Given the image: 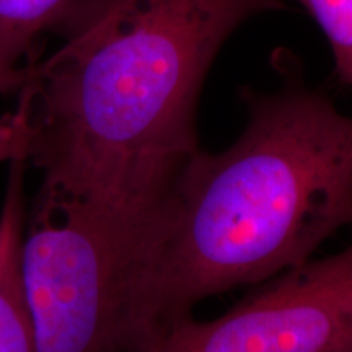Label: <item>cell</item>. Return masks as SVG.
I'll return each instance as SVG.
<instances>
[{
  "instance_id": "52a82bcc",
  "label": "cell",
  "mask_w": 352,
  "mask_h": 352,
  "mask_svg": "<svg viewBox=\"0 0 352 352\" xmlns=\"http://www.w3.org/2000/svg\"><path fill=\"white\" fill-rule=\"evenodd\" d=\"M327 36L334 70L342 85L352 88V0H297Z\"/></svg>"
},
{
  "instance_id": "5b68a950",
  "label": "cell",
  "mask_w": 352,
  "mask_h": 352,
  "mask_svg": "<svg viewBox=\"0 0 352 352\" xmlns=\"http://www.w3.org/2000/svg\"><path fill=\"white\" fill-rule=\"evenodd\" d=\"M26 160L10 162L0 209V352H34L33 328L21 279V243L26 226Z\"/></svg>"
},
{
  "instance_id": "9c48e42d",
  "label": "cell",
  "mask_w": 352,
  "mask_h": 352,
  "mask_svg": "<svg viewBox=\"0 0 352 352\" xmlns=\"http://www.w3.org/2000/svg\"><path fill=\"white\" fill-rule=\"evenodd\" d=\"M28 77V64L23 67L0 70V94H12L19 91Z\"/></svg>"
},
{
  "instance_id": "7a4b0ae2",
  "label": "cell",
  "mask_w": 352,
  "mask_h": 352,
  "mask_svg": "<svg viewBox=\"0 0 352 352\" xmlns=\"http://www.w3.org/2000/svg\"><path fill=\"white\" fill-rule=\"evenodd\" d=\"M279 67V88L241 90L240 138L197 152L144 232L124 352H144L204 298L307 263L352 223V116L290 59Z\"/></svg>"
},
{
  "instance_id": "8992f818",
  "label": "cell",
  "mask_w": 352,
  "mask_h": 352,
  "mask_svg": "<svg viewBox=\"0 0 352 352\" xmlns=\"http://www.w3.org/2000/svg\"><path fill=\"white\" fill-rule=\"evenodd\" d=\"M69 0H0V70L16 69L21 59L32 64L41 54L50 33Z\"/></svg>"
},
{
  "instance_id": "277c9868",
  "label": "cell",
  "mask_w": 352,
  "mask_h": 352,
  "mask_svg": "<svg viewBox=\"0 0 352 352\" xmlns=\"http://www.w3.org/2000/svg\"><path fill=\"white\" fill-rule=\"evenodd\" d=\"M144 352H352V241L280 272L219 318L178 320Z\"/></svg>"
},
{
  "instance_id": "6da1fadb",
  "label": "cell",
  "mask_w": 352,
  "mask_h": 352,
  "mask_svg": "<svg viewBox=\"0 0 352 352\" xmlns=\"http://www.w3.org/2000/svg\"><path fill=\"white\" fill-rule=\"evenodd\" d=\"M280 0H69L16 94L36 197L148 227L201 151L197 104L220 47Z\"/></svg>"
},
{
  "instance_id": "3957f363",
  "label": "cell",
  "mask_w": 352,
  "mask_h": 352,
  "mask_svg": "<svg viewBox=\"0 0 352 352\" xmlns=\"http://www.w3.org/2000/svg\"><path fill=\"white\" fill-rule=\"evenodd\" d=\"M142 236L144 228L103 210L36 197L21 243L34 352H124Z\"/></svg>"
},
{
  "instance_id": "ba28073f",
  "label": "cell",
  "mask_w": 352,
  "mask_h": 352,
  "mask_svg": "<svg viewBox=\"0 0 352 352\" xmlns=\"http://www.w3.org/2000/svg\"><path fill=\"white\" fill-rule=\"evenodd\" d=\"M26 160V127L19 109L0 118V164Z\"/></svg>"
}]
</instances>
